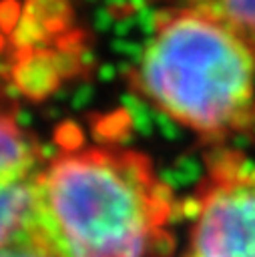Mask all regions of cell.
Instances as JSON below:
<instances>
[{"mask_svg": "<svg viewBox=\"0 0 255 257\" xmlns=\"http://www.w3.org/2000/svg\"><path fill=\"white\" fill-rule=\"evenodd\" d=\"M179 205L143 151L72 145L46 159L26 235L54 257H169Z\"/></svg>", "mask_w": 255, "mask_h": 257, "instance_id": "6da1fadb", "label": "cell"}, {"mask_svg": "<svg viewBox=\"0 0 255 257\" xmlns=\"http://www.w3.org/2000/svg\"><path fill=\"white\" fill-rule=\"evenodd\" d=\"M129 84L207 143L223 145L255 128V44L191 6L171 4L155 14Z\"/></svg>", "mask_w": 255, "mask_h": 257, "instance_id": "7a4b0ae2", "label": "cell"}, {"mask_svg": "<svg viewBox=\"0 0 255 257\" xmlns=\"http://www.w3.org/2000/svg\"><path fill=\"white\" fill-rule=\"evenodd\" d=\"M191 209L181 257H255V159L213 147Z\"/></svg>", "mask_w": 255, "mask_h": 257, "instance_id": "3957f363", "label": "cell"}, {"mask_svg": "<svg viewBox=\"0 0 255 257\" xmlns=\"http://www.w3.org/2000/svg\"><path fill=\"white\" fill-rule=\"evenodd\" d=\"M42 165L34 135L0 102V247L26 235L32 189Z\"/></svg>", "mask_w": 255, "mask_h": 257, "instance_id": "277c9868", "label": "cell"}, {"mask_svg": "<svg viewBox=\"0 0 255 257\" xmlns=\"http://www.w3.org/2000/svg\"><path fill=\"white\" fill-rule=\"evenodd\" d=\"M173 4L201 10L255 44V0H173Z\"/></svg>", "mask_w": 255, "mask_h": 257, "instance_id": "5b68a950", "label": "cell"}, {"mask_svg": "<svg viewBox=\"0 0 255 257\" xmlns=\"http://www.w3.org/2000/svg\"><path fill=\"white\" fill-rule=\"evenodd\" d=\"M0 257H54V255H50L44 247H40L28 235H22L12 243L0 247Z\"/></svg>", "mask_w": 255, "mask_h": 257, "instance_id": "8992f818", "label": "cell"}]
</instances>
